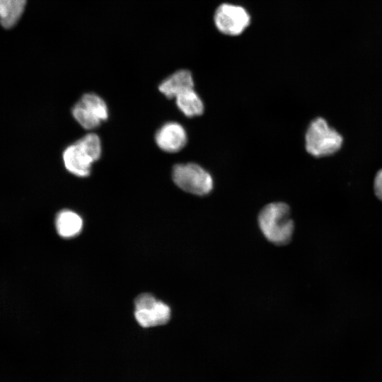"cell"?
Segmentation results:
<instances>
[{
  "instance_id": "cell-6",
  "label": "cell",
  "mask_w": 382,
  "mask_h": 382,
  "mask_svg": "<svg viewBox=\"0 0 382 382\" xmlns=\"http://www.w3.org/2000/svg\"><path fill=\"white\" fill-rule=\"evenodd\" d=\"M155 140L161 150L168 153H175L185 146L187 135L185 128L180 124L168 122L157 130Z\"/></svg>"
},
{
  "instance_id": "cell-13",
  "label": "cell",
  "mask_w": 382,
  "mask_h": 382,
  "mask_svg": "<svg viewBox=\"0 0 382 382\" xmlns=\"http://www.w3.org/2000/svg\"><path fill=\"white\" fill-rule=\"evenodd\" d=\"M71 112L74 119L84 129H95L98 127L101 122L100 120L90 114L79 101L73 106Z\"/></svg>"
},
{
  "instance_id": "cell-1",
  "label": "cell",
  "mask_w": 382,
  "mask_h": 382,
  "mask_svg": "<svg viewBox=\"0 0 382 382\" xmlns=\"http://www.w3.org/2000/svg\"><path fill=\"white\" fill-rule=\"evenodd\" d=\"M257 219L262 234L271 243L282 245L291 241L294 225L286 203L267 204L260 212Z\"/></svg>"
},
{
  "instance_id": "cell-2",
  "label": "cell",
  "mask_w": 382,
  "mask_h": 382,
  "mask_svg": "<svg viewBox=\"0 0 382 382\" xmlns=\"http://www.w3.org/2000/svg\"><path fill=\"white\" fill-rule=\"evenodd\" d=\"M342 136L322 117L313 120L305 135L306 151L313 156L322 157L337 152L342 144Z\"/></svg>"
},
{
  "instance_id": "cell-5",
  "label": "cell",
  "mask_w": 382,
  "mask_h": 382,
  "mask_svg": "<svg viewBox=\"0 0 382 382\" xmlns=\"http://www.w3.org/2000/svg\"><path fill=\"white\" fill-rule=\"evenodd\" d=\"M134 316L143 328L166 324L170 318V308L150 294H142L135 299Z\"/></svg>"
},
{
  "instance_id": "cell-10",
  "label": "cell",
  "mask_w": 382,
  "mask_h": 382,
  "mask_svg": "<svg viewBox=\"0 0 382 382\" xmlns=\"http://www.w3.org/2000/svg\"><path fill=\"white\" fill-rule=\"evenodd\" d=\"M27 0H0V23L6 29L13 28L22 16Z\"/></svg>"
},
{
  "instance_id": "cell-3",
  "label": "cell",
  "mask_w": 382,
  "mask_h": 382,
  "mask_svg": "<svg viewBox=\"0 0 382 382\" xmlns=\"http://www.w3.org/2000/svg\"><path fill=\"white\" fill-rule=\"evenodd\" d=\"M175 184L183 190L198 196L209 194L213 189L211 174L195 163H178L173 166L172 173Z\"/></svg>"
},
{
  "instance_id": "cell-12",
  "label": "cell",
  "mask_w": 382,
  "mask_h": 382,
  "mask_svg": "<svg viewBox=\"0 0 382 382\" xmlns=\"http://www.w3.org/2000/svg\"><path fill=\"white\" fill-rule=\"evenodd\" d=\"M79 101L90 114L97 117L101 122L108 119V106L103 99L99 96L93 93H85Z\"/></svg>"
},
{
  "instance_id": "cell-4",
  "label": "cell",
  "mask_w": 382,
  "mask_h": 382,
  "mask_svg": "<svg viewBox=\"0 0 382 382\" xmlns=\"http://www.w3.org/2000/svg\"><path fill=\"white\" fill-rule=\"evenodd\" d=\"M214 22L222 34L236 36L242 34L250 23V16L247 10L238 5L224 3L214 14Z\"/></svg>"
},
{
  "instance_id": "cell-8",
  "label": "cell",
  "mask_w": 382,
  "mask_h": 382,
  "mask_svg": "<svg viewBox=\"0 0 382 382\" xmlns=\"http://www.w3.org/2000/svg\"><path fill=\"white\" fill-rule=\"evenodd\" d=\"M194 88V81L191 72L187 69H180L161 81L158 90L167 98H175L180 93Z\"/></svg>"
},
{
  "instance_id": "cell-11",
  "label": "cell",
  "mask_w": 382,
  "mask_h": 382,
  "mask_svg": "<svg viewBox=\"0 0 382 382\" xmlns=\"http://www.w3.org/2000/svg\"><path fill=\"white\" fill-rule=\"evenodd\" d=\"M175 98L178 108L186 117L199 116L204 112V103L194 88L180 93Z\"/></svg>"
},
{
  "instance_id": "cell-7",
  "label": "cell",
  "mask_w": 382,
  "mask_h": 382,
  "mask_svg": "<svg viewBox=\"0 0 382 382\" xmlns=\"http://www.w3.org/2000/svg\"><path fill=\"white\" fill-rule=\"evenodd\" d=\"M62 158L64 166L69 173L82 178L90 175L91 166L95 162L76 141L64 149Z\"/></svg>"
},
{
  "instance_id": "cell-15",
  "label": "cell",
  "mask_w": 382,
  "mask_h": 382,
  "mask_svg": "<svg viewBox=\"0 0 382 382\" xmlns=\"http://www.w3.org/2000/svg\"><path fill=\"white\" fill-rule=\"evenodd\" d=\"M374 186L376 195L382 201V169L377 173Z\"/></svg>"
},
{
  "instance_id": "cell-9",
  "label": "cell",
  "mask_w": 382,
  "mask_h": 382,
  "mask_svg": "<svg viewBox=\"0 0 382 382\" xmlns=\"http://www.w3.org/2000/svg\"><path fill=\"white\" fill-rule=\"evenodd\" d=\"M55 226L60 236L71 238L80 233L83 226V221L76 212L64 209L57 214L55 219Z\"/></svg>"
},
{
  "instance_id": "cell-14",
  "label": "cell",
  "mask_w": 382,
  "mask_h": 382,
  "mask_svg": "<svg viewBox=\"0 0 382 382\" xmlns=\"http://www.w3.org/2000/svg\"><path fill=\"white\" fill-rule=\"evenodd\" d=\"M76 142L91 156L94 161L101 155V144L99 137L95 133H88Z\"/></svg>"
}]
</instances>
